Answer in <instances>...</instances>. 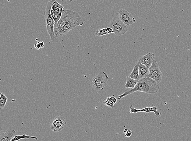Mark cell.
<instances>
[{
	"label": "cell",
	"mask_w": 191,
	"mask_h": 141,
	"mask_svg": "<svg viewBox=\"0 0 191 141\" xmlns=\"http://www.w3.org/2000/svg\"><path fill=\"white\" fill-rule=\"evenodd\" d=\"M160 88L159 83L152 78L147 77L141 78L135 87L130 90H126L123 94L118 96V100H121L134 92L140 91L147 94H155L158 92Z\"/></svg>",
	"instance_id": "1"
},
{
	"label": "cell",
	"mask_w": 191,
	"mask_h": 141,
	"mask_svg": "<svg viewBox=\"0 0 191 141\" xmlns=\"http://www.w3.org/2000/svg\"><path fill=\"white\" fill-rule=\"evenodd\" d=\"M139 65H140V63L138 62L134 66L133 69V70L132 72L130 73V75L129 76V77L134 79H136V80H140L141 78L139 75Z\"/></svg>",
	"instance_id": "15"
},
{
	"label": "cell",
	"mask_w": 191,
	"mask_h": 141,
	"mask_svg": "<svg viewBox=\"0 0 191 141\" xmlns=\"http://www.w3.org/2000/svg\"><path fill=\"white\" fill-rule=\"evenodd\" d=\"M127 81L125 85V87L126 89H133L136 86V84L138 83L139 80H136L130 78L129 76L126 77Z\"/></svg>",
	"instance_id": "16"
},
{
	"label": "cell",
	"mask_w": 191,
	"mask_h": 141,
	"mask_svg": "<svg viewBox=\"0 0 191 141\" xmlns=\"http://www.w3.org/2000/svg\"><path fill=\"white\" fill-rule=\"evenodd\" d=\"M44 42L43 41L38 42L37 44H35V48L37 49H40L44 48Z\"/></svg>",
	"instance_id": "21"
},
{
	"label": "cell",
	"mask_w": 191,
	"mask_h": 141,
	"mask_svg": "<svg viewBox=\"0 0 191 141\" xmlns=\"http://www.w3.org/2000/svg\"><path fill=\"white\" fill-rule=\"evenodd\" d=\"M81 19V17L76 12L69 9L63 10L61 19L57 23L54 25V30L64 27L66 24Z\"/></svg>",
	"instance_id": "3"
},
{
	"label": "cell",
	"mask_w": 191,
	"mask_h": 141,
	"mask_svg": "<svg viewBox=\"0 0 191 141\" xmlns=\"http://www.w3.org/2000/svg\"><path fill=\"white\" fill-rule=\"evenodd\" d=\"M117 16L127 26H130L135 23V18L130 13L124 9L118 11Z\"/></svg>",
	"instance_id": "8"
},
{
	"label": "cell",
	"mask_w": 191,
	"mask_h": 141,
	"mask_svg": "<svg viewBox=\"0 0 191 141\" xmlns=\"http://www.w3.org/2000/svg\"><path fill=\"white\" fill-rule=\"evenodd\" d=\"M108 27L112 28L114 33L117 36L124 34L128 32V28L125 24L118 16L115 17L111 20Z\"/></svg>",
	"instance_id": "5"
},
{
	"label": "cell",
	"mask_w": 191,
	"mask_h": 141,
	"mask_svg": "<svg viewBox=\"0 0 191 141\" xmlns=\"http://www.w3.org/2000/svg\"><path fill=\"white\" fill-rule=\"evenodd\" d=\"M162 76L163 74L159 68V65L154 60L152 65L150 67L148 77L154 79L159 84L162 79Z\"/></svg>",
	"instance_id": "7"
},
{
	"label": "cell",
	"mask_w": 191,
	"mask_h": 141,
	"mask_svg": "<svg viewBox=\"0 0 191 141\" xmlns=\"http://www.w3.org/2000/svg\"><path fill=\"white\" fill-rule=\"evenodd\" d=\"M132 134V131L130 130H128L126 133H125V136L127 137H129L131 136Z\"/></svg>",
	"instance_id": "24"
},
{
	"label": "cell",
	"mask_w": 191,
	"mask_h": 141,
	"mask_svg": "<svg viewBox=\"0 0 191 141\" xmlns=\"http://www.w3.org/2000/svg\"><path fill=\"white\" fill-rule=\"evenodd\" d=\"M139 70V75L140 78H146L148 77L149 74V69L146 65L140 63Z\"/></svg>",
	"instance_id": "13"
},
{
	"label": "cell",
	"mask_w": 191,
	"mask_h": 141,
	"mask_svg": "<svg viewBox=\"0 0 191 141\" xmlns=\"http://www.w3.org/2000/svg\"><path fill=\"white\" fill-rule=\"evenodd\" d=\"M54 1L55 0H51L48 2L45 10L43 13L46 20L47 31L48 34L50 36L51 42L53 43H56L58 41V38L55 37L54 32V27L55 23L51 14L52 5Z\"/></svg>",
	"instance_id": "2"
},
{
	"label": "cell",
	"mask_w": 191,
	"mask_h": 141,
	"mask_svg": "<svg viewBox=\"0 0 191 141\" xmlns=\"http://www.w3.org/2000/svg\"><path fill=\"white\" fill-rule=\"evenodd\" d=\"M83 19L76 20L73 22L66 24L64 27L54 30L55 37L57 38H60L65 36L70 31L74 29L76 26H81L84 24Z\"/></svg>",
	"instance_id": "6"
},
{
	"label": "cell",
	"mask_w": 191,
	"mask_h": 141,
	"mask_svg": "<svg viewBox=\"0 0 191 141\" xmlns=\"http://www.w3.org/2000/svg\"><path fill=\"white\" fill-rule=\"evenodd\" d=\"M109 100H111V102H112L114 104H115L118 102V98H116L115 97H108Z\"/></svg>",
	"instance_id": "23"
},
{
	"label": "cell",
	"mask_w": 191,
	"mask_h": 141,
	"mask_svg": "<svg viewBox=\"0 0 191 141\" xmlns=\"http://www.w3.org/2000/svg\"><path fill=\"white\" fill-rule=\"evenodd\" d=\"M0 96V109L4 108L8 101V99L4 94L1 92Z\"/></svg>",
	"instance_id": "19"
},
{
	"label": "cell",
	"mask_w": 191,
	"mask_h": 141,
	"mask_svg": "<svg viewBox=\"0 0 191 141\" xmlns=\"http://www.w3.org/2000/svg\"><path fill=\"white\" fill-rule=\"evenodd\" d=\"M73 1V0H69V2L70 3H71Z\"/></svg>",
	"instance_id": "26"
},
{
	"label": "cell",
	"mask_w": 191,
	"mask_h": 141,
	"mask_svg": "<svg viewBox=\"0 0 191 141\" xmlns=\"http://www.w3.org/2000/svg\"><path fill=\"white\" fill-rule=\"evenodd\" d=\"M62 5L60 4V3H58L56 1V0H55L54 1V2H53L52 3V8H56V7L60 6H61Z\"/></svg>",
	"instance_id": "22"
},
{
	"label": "cell",
	"mask_w": 191,
	"mask_h": 141,
	"mask_svg": "<svg viewBox=\"0 0 191 141\" xmlns=\"http://www.w3.org/2000/svg\"><path fill=\"white\" fill-rule=\"evenodd\" d=\"M108 76L105 72H100L93 79L91 82V87L96 91L103 90L108 83Z\"/></svg>",
	"instance_id": "4"
},
{
	"label": "cell",
	"mask_w": 191,
	"mask_h": 141,
	"mask_svg": "<svg viewBox=\"0 0 191 141\" xmlns=\"http://www.w3.org/2000/svg\"><path fill=\"white\" fill-rule=\"evenodd\" d=\"M103 103L104 104L107 106V107H110V108H113V107H114V104L110 100L108 97L106 99L104 100L103 101Z\"/></svg>",
	"instance_id": "20"
},
{
	"label": "cell",
	"mask_w": 191,
	"mask_h": 141,
	"mask_svg": "<svg viewBox=\"0 0 191 141\" xmlns=\"http://www.w3.org/2000/svg\"><path fill=\"white\" fill-rule=\"evenodd\" d=\"M64 7L62 5L60 6L56 7V8H51V14H56L57 15L59 16L60 17L62 15L63 9Z\"/></svg>",
	"instance_id": "18"
},
{
	"label": "cell",
	"mask_w": 191,
	"mask_h": 141,
	"mask_svg": "<svg viewBox=\"0 0 191 141\" xmlns=\"http://www.w3.org/2000/svg\"><path fill=\"white\" fill-rule=\"evenodd\" d=\"M36 139L37 140V137H34V136H28V135H25V133L23 134L22 135H17L14 136V138L12 139V140L11 141H19L23 139Z\"/></svg>",
	"instance_id": "17"
},
{
	"label": "cell",
	"mask_w": 191,
	"mask_h": 141,
	"mask_svg": "<svg viewBox=\"0 0 191 141\" xmlns=\"http://www.w3.org/2000/svg\"><path fill=\"white\" fill-rule=\"evenodd\" d=\"M66 124V119L64 116H58L53 120L51 125V130L55 132H60L64 128Z\"/></svg>",
	"instance_id": "9"
},
{
	"label": "cell",
	"mask_w": 191,
	"mask_h": 141,
	"mask_svg": "<svg viewBox=\"0 0 191 141\" xmlns=\"http://www.w3.org/2000/svg\"><path fill=\"white\" fill-rule=\"evenodd\" d=\"M111 33H114L113 30L108 27L97 30L95 32V35L98 37H101Z\"/></svg>",
	"instance_id": "14"
},
{
	"label": "cell",
	"mask_w": 191,
	"mask_h": 141,
	"mask_svg": "<svg viewBox=\"0 0 191 141\" xmlns=\"http://www.w3.org/2000/svg\"><path fill=\"white\" fill-rule=\"evenodd\" d=\"M152 112H154L156 117H159L161 115V113L158 110V108L156 107H146L142 109H137L134 108L133 105L130 106V114H136L138 112L150 113Z\"/></svg>",
	"instance_id": "10"
},
{
	"label": "cell",
	"mask_w": 191,
	"mask_h": 141,
	"mask_svg": "<svg viewBox=\"0 0 191 141\" xmlns=\"http://www.w3.org/2000/svg\"><path fill=\"white\" fill-rule=\"evenodd\" d=\"M16 133V131L14 130H9L6 132H1L0 141H11L13 136Z\"/></svg>",
	"instance_id": "12"
},
{
	"label": "cell",
	"mask_w": 191,
	"mask_h": 141,
	"mask_svg": "<svg viewBox=\"0 0 191 141\" xmlns=\"http://www.w3.org/2000/svg\"><path fill=\"white\" fill-rule=\"evenodd\" d=\"M128 131L127 129H124V133H126V132H127V131Z\"/></svg>",
	"instance_id": "25"
},
{
	"label": "cell",
	"mask_w": 191,
	"mask_h": 141,
	"mask_svg": "<svg viewBox=\"0 0 191 141\" xmlns=\"http://www.w3.org/2000/svg\"><path fill=\"white\" fill-rule=\"evenodd\" d=\"M155 59V55L153 53L149 52L146 55H144L142 57L140 58L138 60L140 63L146 65L149 69L152 65L153 61Z\"/></svg>",
	"instance_id": "11"
}]
</instances>
